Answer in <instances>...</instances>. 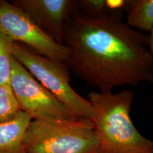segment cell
<instances>
[{
	"label": "cell",
	"instance_id": "obj_1",
	"mask_svg": "<svg viewBox=\"0 0 153 153\" xmlns=\"http://www.w3.org/2000/svg\"><path fill=\"white\" fill-rule=\"evenodd\" d=\"M148 41V35L118 17L94 18L78 11L65 28L63 43L69 49L65 64L100 92H110L118 86L153 83V57Z\"/></svg>",
	"mask_w": 153,
	"mask_h": 153
},
{
	"label": "cell",
	"instance_id": "obj_2",
	"mask_svg": "<svg viewBox=\"0 0 153 153\" xmlns=\"http://www.w3.org/2000/svg\"><path fill=\"white\" fill-rule=\"evenodd\" d=\"M93 124L98 153H153V141L143 136L132 121L133 93L91 91Z\"/></svg>",
	"mask_w": 153,
	"mask_h": 153
},
{
	"label": "cell",
	"instance_id": "obj_3",
	"mask_svg": "<svg viewBox=\"0 0 153 153\" xmlns=\"http://www.w3.org/2000/svg\"><path fill=\"white\" fill-rule=\"evenodd\" d=\"M24 152L98 153V142L90 120H33Z\"/></svg>",
	"mask_w": 153,
	"mask_h": 153
},
{
	"label": "cell",
	"instance_id": "obj_4",
	"mask_svg": "<svg viewBox=\"0 0 153 153\" xmlns=\"http://www.w3.org/2000/svg\"><path fill=\"white\" fill-rule=\"evenodd\" d=\"M12 55L75 117L91 120L90 101L72 88L65 63L51 60L19 43L13 44Z\"/></svg>",
	"mask_w": 153,
	"mask_h": 153
},
{
	"label": "cell",
	"instance_id": "obj_5",
	"mask_svg": "<svg viewBox=\"0 0 153 153\" xmlns=\"http://www.w3.org/2000/svg\"><path fill=\"white\" fill-rule=\"evenodd\" d=\"M9 85L21 110L29 115L32 120L79 119L14 57Z\"/></svg>",
	"mask_w": 153,
	"mask_h": 153
},
{
	"label": "cell",
	"instance_id": "obj_6",
	"mask_svg": "<svg viewBox=\"0 0 153 153\" xmlns=\"http://www.w3.org/2000/svg\"><path fill=\"white\" fill-rule=\"evenodd\" d=\"M0 31L15 43L29 48L38 54L65 63L69 49L57 43L14 4L0 1Z\"/></svg>",
	"mask_w": 153,
	"mask_h": 153
},
{
	"label": "cell",
	"instance_id": "obj_7",
	"mask_svg": "<svg viewBox=\"0 0 153 153\" xmlns=\"http://www.w3.org/2000/svg\"><path fill=\"white\" fill-rule=\"evenodd\" d=\"M47 35L64 44L67 22L79 11L77 0H18L12 1Z\"/></svg>",
	"mask_w": 153,
	"mask_h": 153
},
{
	"label": "cell",
	"instance_id": "obj_8",
	"mask_svg": "<svg viewBox=\"0 0 153 153\" xmlns=\"http://www.w3.org/2000/svg\"><path fill=\"white\" fill-rule=\"evenodd\" d=\"M32 120L29 115L20 111L0 121V153H24V139Z\"/></svg>",
	"mask_w": 153,
	"mask_h": 153
},
{
	"label": "cell",
	"instance_id": "obj_9",
	"mask_svg": "<svg viewBox=\"0 0 153 153\" xmlns=\"http://www.w3.org/2000/svg\"><path fill=\"white\" fill-rule=\"evenodd\" d=\"M126 24L139 31H150L153 27V0H130Z\"/></svg>",
	"mask_w": 153,
	"mask_h": 153
},
{
	"label": "cell",
	"instance_id": "obj_10",
	"mask_svg": "<svg viewBox=\"0 0 153 153\" xmlns=\"http://www.w3.org/2000/svg\"><path fill=\"white\" fill-rule=\"evenodd\" d=\"M13 44L14 42L0 31V85L9 84L13 59Z\"/></svg>",
	"mask_w": 153,
	"mask_h": 153
},
{
	"label": "cell",
	"instance_id": "obj_11",
	"mask_svg": "<svg viewBox=\"0 0 153 153\" xmlns=\"http://www.w3.org/2000/svg\"><path fill=\"white\" fill-rule=\"evenodd\" d=\"M20 111L10 85H0V121L13 117Z\"/></svg>",
	"mask_w": 153,
	"mask_h": 153
},
{
	"label": "cell",
	"instance_id": "obj_12",
	"mask_svg": "<svg viewBox=\"0 0 153 153\" xmlns=\"http://www.w3.org/2000/svg\"><path fill=\"white\" fill-rule=\"evenodd\" d=\"M77 5L79 12L90 17L114 16L111 13L106 0H77Z\"/></svg>",
	"mask_w": 153,
	"mask_h": 153
},
{
	"label": "cell",
	"instance_id": "obj_13",
	"mask_svg": "<svg viewBox=\"0 0 153 153\" xmlns=\"http://www.w3.org/2000/svg\"><path fill=\"white\" fill-rule=\"evenodd\" d=\"M150 32V36H148V47L151 55H152V57H153V27L152 28V29H151Z\"/></svg>",
	"mask_w": 153,
	"mask_h": 153
}]
</instances>
